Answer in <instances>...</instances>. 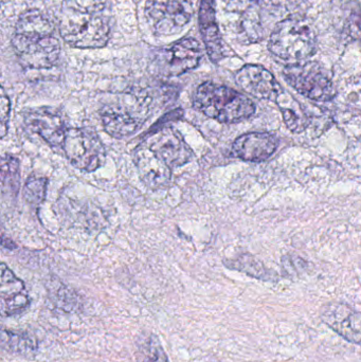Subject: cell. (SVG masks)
<instances>
[{
  "label": "cell",
  "instance_id": "cell-9",
  "mask_svg": "<svg viewBox=\"0 0 361 362\" xmlns=\"http://www.w3.org/2000/svg\"><path fill=\"white\" fill-rule=\"evenodd\" d=\"M203 48L196 39H182L169 48L161 49L154 58V65L161 75H182L198 66Z\"/></svg>",
  "mask_w": 361,
  "mask_h": 362
},
{
  "label": "cell",
  "instance_id": "cell-11",
  "mask_svg": "<svg viewBox=\"0 0 361 362\" xmlns=\"http://www.w3.org/2000/svg\"><path fill=\"white\" fill-rule=\"evenodd\" d=\"M237 85L258 99L277 102L283 91L272 73L260 65H246L235 75Z\"/></svg>",
  "mask_w": 361,
  "mask_h": 362
},
{
  "label": "cell",
  "instance_id": "cell-15",
  "mask_svg": "<svg viewBox=\"0 0 361 362\" xmlns=\"http://www.w3.org/2000/svg\"><path fill=\"white\" fill-rule=\"evenodd\" d=\"M0 270V313L4 317H12L26 311L30 299L24 282L6 264H1Z\"/></svg>",
  "mask_w": 361,
  "mask_h": 362
},
{
  "label": "cell",
  "instance_id": "cell-18",
  "mask_svg": "<svg viewBox=\"0 0 361 362\" xmlns=\"http://www.w3.org/2000/svg\"><path fill=\"white\" fill-rule=\"evenodd\" d=\"M1 347L10 353L27 358L34 357L37 351V343L34 338L25 332H12L5 328L1 330Z\"/></svg>",
  "mask_w": 361,
  "mask_h": 362
},
{
  "label": "cell",
  "instance_id": "cell-10",
  "mask_svg": "<svg viewBox=\"0 0 361 362\" xmlns=\"http://www.w3.org/2000/svg\"><path fill=\"white\" fill-rule=\"evenodd\" d=\"M320 318L336 334L361 347V313L346 303H327L321 307Z\"/></svg>",
  "mask_w": 361,
  "mask_h": 362
},
{
  "label": "cell",
  "instance_id": "cell-3",
  "mask_svg": "<svg viewBox=\"0 0 361 362\" xmlns=\"http://www.w3.org/2000/svg\"><path fill=\"white\" fill-rule=\"evenodd\" d=\"M194 108L222 123L246 120L255 112V104L246 96L212 82H205L197 88Z\"/></svg>",
  "mask_w": 361,
  "mask_h": 362
},
{
  "label": "cell",
  "instance_id": "cell-19",
  "mask_svg": "<svg viewBox=\"0 0 361 362\" xmlns=\"http://www.w3.org/2000/svg\"><path fill=\"white\" fill-rule=\"evenodd\" d=\"M277 103L280 108L283 120L289 131L293 133H301L305 131L306 127H308V118L298 102L293 99L291 100V98H285L283 93L277 100Z\"/></svg>",
  "mask_w": 361,
  "mask_h": 362
},
{
  "label": "cell",
  "instance_id": "cell-20",
  "mask_svg": "<svg viewBox=\"0 0 361 362\" xmlns=\"http://www.w3.org/2000/svg\"><path fill=\"white\" fill-rule=\"evenodd\" d=\"M137 362H170L158 337L154 334L144 335L138 342Z\"/></svg>",
  "mask_w": 361,
  "mask_h": 362
},
{
  "label": "cell",
  "instance_id": "cell-13",
  "mask_svg": "<svg viewBox=\"0 0 361 362\" xmlns=\"http://www.w3.org/2000/svg\"><path fill=\"white\" fill-rule=\"evenodd\" d=\"M24 119L27 127L49 146H63L68 129L60 112L49 108H33L25 112Z\"/></svg>",
  "mask_w": 361,
  "mask_h": 362
},
{
  "label": "cell",
  "instance_id": "cell-4",
  "mask_svg": "<svg viewBox=\"0 0 361 362\" xmlns=\"http://www.w3.org/2000/svg\"><path fill=\"white\" fill-rule=\"evenodd\" d=\"M270 50L287 62L301 63L316 52V35L308 22L287 18L279 22L272 31Z\"/></svg>",
  "mask_w": 361,
  "mask_h": 362
},
{
  "label": "cell",
  "instance_id": "cell-6",
  "mask_svg": "<svg viewBox=\"0 0 361 362\" xmlns=\"http://www.w3.org/2000/svg\"><path fill=\"white\" fill-rule=\"evenodd\" d=\"M62 148L69 162L87 173L100 169L106 158L100 137L90 127L68 129Z\"/></svg>",
  "mask_w": 361,
  "mask_h": 362
},
{
  "label": "cell",
  "instance_id": "cell-24",
  "mask_svg": "<svg viewBox=\"0 0 361 362\" xmlns=\"http://www.w3.org/2000/svg\"><path fill=\"white\" fill-rule=\"evenodd\" d=\"M0 108H1V115H0V122H1V138L5 137L8 131V122L10 119V112H11V105H10V100L5 93L1 96V102H0Z\"/></svg>",
  "mask_w": 361,
  "mask_h": 362
},
{
  "label": "cell",
  "instance_id": "cell-23",
  "mask_svg": "<svg viewBox=\"0 0 361 362\" xmlns=\"http://www.w3.org/2000/svg\"><path fill=\"white\" fill-rule=\"evenodd\" d=\"M234 268L241 270L243 273H246L247 275L251 276V277L257 278V279L265 280V281L272 280V275L268 273V270H266L262 264L255 261L251 257L243 259Z\"/></svg>",
  "mask_w": 361,
  "mask_h": 362
},
{
  "label": "cell",
  "instance_id": "cell-25",
  "mask_svg": "<svg viewBox=\"0 0 361 362\" xmlns=\"http://www.w3.org/2000/svg\"><path fill=\"white\" fill-rule=\"evenodd\" d=\"M295 1H297V0H272V3L274 5H281L284 6V7L289 5H293Z\"/></svg>",
  "mask_w": 361,
  "mask_h": 362
},
{
  "label": "cell",
  "instance_id": "cell-22",
  "mask_svg": "<svg viewBox=\"0 0 361 362\" xmlns=\"http://www.w3.org/2000/svg\"><path fill=\"white\" fill-rule=\"evenodd\" d=\"M46 187H47V180L45 178H30L27 181L25 187V198L29 204H41L45 198Z\"/></svg>",
  "mask_w": 361,
  "mask_h": 362
},
{
  "label": "cell",
  "instance_id": "cell-17",
  "mask_svg": "<svg viewBox=\"0 0 361 362\" xmlns=\"http://www.w3.org/2000/svg\"><path fill=\"white\" fill-rule=\"evenodd\" d=\"M198 15L199 28L208 56L212 62L217 63L222 60L224 53L222 37L216 24L214 0H201Z\"/></svg>",
  "mask_w": 361,
  "mask_h": 362
},
{
  "label": "cell",
  "instance_id": "cell-1",
  "mask_svg": "<svg viewBox=\"0 0 361 362\" xmlns=\"http://www.w3.org/2000/svg\"><path fill=\"white\" fill-rule=\"evenodd\" d=\"M110 29L109 0H63L60 34L71 47H104L110 37Z\"/></svg>",
  "mask_w": 361,
  "mask_h": 362
},
{
  "label": "cell",
  "instance_id": "cell-14",
  "mask_svg": "<svg viewBox=\"0 0 361 362\" xmlns=\"http://www.w3.org/2000/svg\"><path fill=\"white\" fill-rule=\"evenodd\" d=\"M134 161L146 187L151 190H159L169 185L173 169L144 142L136 148Z\"/></svg>",
  "mask_w": 361,
  "mask_h": 362
},
{
  "label": "cell",
  "instance_id": "cell-5",
  "mask_svg": "<svg viewBox=\"0 0 361 362\" xmlns=\"http://www.w3.org/2000/svg\"><path fill=\"white\" fill-rule=\"evenodd\" d=\"M285 79L298 93L316 102L334 99L335 87L327 69L317 62L295 63L283 71Z\"/></svg>",
  "mask_w": 361,
  "mask_h": 362
},
{
  "label": "cell",
  "instance_id": "cell-2",
  "mask_svg": "<svg viewBox=\"0 0 361 362\" xmlns=\"http://www.w3.org/2000/svg\"><path fill=\"white\" fill-rule=\"evenodd\" d=\"M12 46L25 68H51L60 58L61 44L56 27L39 10L25 12L18 18Z\"/></svg>",
  "mask_w": 361,
  "mask_h": 362
},
{
  "label": "cell",
  "instance_id": "cell-21",
  "mask_svg": "<svg viewBox=\"0 0 361 362\" xmlns=\"http://www.w3.org/2000/svg\"><path fill=\"white\" fill-rule=\"evenodd\" d=\"M20 162L12 156H4L1 159V185L4 190H9L15 194L20 188Z\"/></svg>",
  "mask_w": 361,
  "mask_h": 362
},
{
  "label": "cell",
  "instance_id": "cell-16",
  "mask_svg": "<svg viewBox=\"0 0 361 362\" xmlns=\"http://www.w3.org/2000/svg\"><path fill=\"white\" fill-rule=\"evenodd\" d=\"M278 148V139L270 133H248L235 140L232 153L237 158L249 162H263Z\"/></svg>",
  "mask_w": 361,
  "mask_h": 362
},
{
  "label": "cell",
  "instance_id": "cell-7",
  "mask_svg": "<svg viewBox=\"0 0 361 362\" xmlns=\"http://www.w3.org/2000/svg\"><path fill=\"white\" fill-rule=\"evenodd\" d=\"M192 6L186 0H146V16L155 34H177L190 22Z\"/></svg>",
  "mask_w": 361,
  "mask_h": 362
},
{
  "label": "cell",
  "instance_id": "cell-12",
  "mask_svg": "<svg viewBox=\"0 0 361 362\" xmlns=\"http://www.w3.org/2000/svg\"><path fill=\"white\" fill-rule=\"evenodd\" d=\"M144 143L152 148L172 169L186 164L194 154L184 138L173 129H165L151 135Z\"/></svg>",
  "mask_w": 361,
  "mask_h": 362
},
{
  "label": "cell",
  "instance_id": "cell-8",
  "mask_svg": "<svg viewBox=\"0 0 361 362\" xmlns=\"http://www.w3.org/2000/svg\"><path fill=\"white\" fill-rule=\"evenodd\" d=\"M148 108V98L137 106L127 102L107 104L100 112L103 127L109 135L117 139L129 137L141 129L150 115Z\"/></svg>",
  "mask_w": 361,
  "mask_h": 362
}]
</instances>
